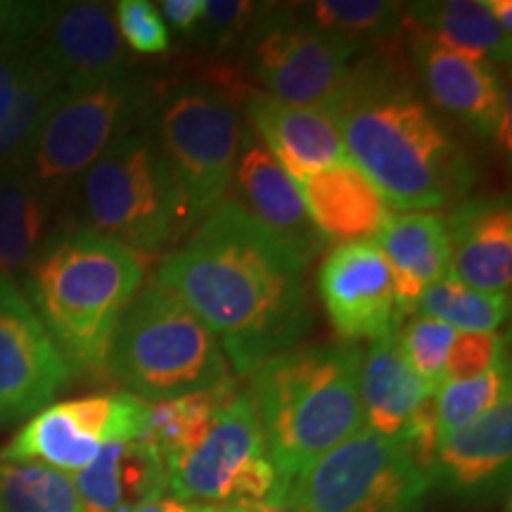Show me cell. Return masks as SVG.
I'll list each match as a JSON object with an SVG mask.
<instances>
[{"label": "cell", "mask_w": 512, "mask_h": 512, "mask_svg": "<svg viewBox=\"0 0 512 512\" xmlns=\"http://www.w3.org/2000/svg\"><path fill=\"white\" fill-rule=\"evenodd\" d=\"M69 380L72 370L34 306L0 273V422L43 411Z\"/></svg>", "instance_id": "13"}, {"label": "cell", "mask_w": 512, "mask_h": 512, "mask_svg": "<svg viewBox=\"0 0 512 512\" xmlns=\"http://www.w3.org/2000/svg\"><path fill=\"white\" fill-rule=\"evenodd\" d=\"M55 5L0 0V46H31L46 29Z\"/></svg>", "instance_id": "36"}, {"label": "cell", "mask_w": 512, "mask_h": 512, "mask_svg": "<svg viewBox=\"0 0 512 512\" xmlns=\"http://www.w3.org/2000/svg\"><path fill=\"white\" fill-rule=\"evenodd\" d=\"M302 200L325 240H373L389 219V202L377 185L347 159L304 178Z\"/></svg>", "instance_id": "21"}, {"label": "cell", "mask_w": 512, "mask_h": 512, "mask_svg": "<svg viewBox=\"0 0 512 512\" xmlns=\"http://www.w3.org/2000/svg\"><path fill=\"white\" fill-rule=\"evenodd\" d=\"M147 110V88L128 76L62 91L31 150L36 181L64 183L86 174L114 140L145 119Z\"/></svg>", "instance_id": "11"}, {"label": "cell", "mask_w": 512, "mask_h": 512, "mask_svg": "<svg viewBox=\"0 0 512 512\" xmlns=\"http://www.w3.org/2000/svg\"><path fill=\"white\" fill-rule=\"evenodd\" d=\"M150 411L152 403L128 392L53 403L24 422L0 451V460L41 463L74 475L91 465L105 446L143 439L150 427Z\"/></svg>", "instance_id": "12"}, {"label": "cell", "mask_w": 512, "mask_h": 512, "mask_svg": "<svg viewBox=\"0 0 512 512\" xmlns=\"http://www.w3.org/2000/svg\"><path fill=\"white\" fill-rule=\"evenodd\" d=\"M143 278L138 254L91 228L38 249L27 280L31 306L72 373H107L114 332Z\"/></svg>", "instance_id": "4"}, {"label": "cell", "mask_w": 512, "mask_h": 512, "mask_svg": "<svg viewBox=\"0 0 512 512\" xmlns=\"http://www.w3.org/2000/svg\"><path fill=\"white\" fill-rule=\"evenodd\" d=\"M235 392H238V384L230 380L207 392L152 403L150 427L140 441L162 463L166 477L185 453L200 444Z\"/></svg>", "instance_id": "26"}, {"label": "cell", "mask_w": 512, "mask_h": 512, "mask_svg": "<svg viewBox=\"0 0 512 512\" xmlns=\"http://www.w3.org/2000/svg\"><path fill=\"white\" fill-rule=\"evenodd\" d=\"M204 512H242V510H235V508H207V505H202Z\"/></svg>", "instance_id": "42"}, {"label": "cell", "mask_w": 512, "mask_h": 512, "mask_svg": "<svg viewBox=\"0 0 512 512\" xmlns=\"http://www.w3.org/2000/svg\"><path fill=\"white\" fill-rule=\"evenodd\" d=\"M0 512H81V503L67 472L41 463H3Z\"/></svg>", "instance_id": "30"}, {"label": "cell", "mask_w": 512, "mask_h": 512, "mask_svg": "<svg viewBox=\"0 0 512 512\" xmlns=\"http://www.w3.org/2000/svg\"><path fill=\"white\" fill-rule=\"evenodd\" d=\"M72 479L81 512H133L166 496V470L143 441L105 446Z\"/></svg>", "instance_id": "23"}, {"label": "cell", "mask_w": 512, "mask_h": 512, "mask_svg": "<svg viewBox=\"0 0 512 512\" xmlns=\"http://www.w3.org/2000/svg\"><path fill=\"white\" fill-rule=\"evenodd\" d=\"M34 48L38 62L64 91L128 76V57L114 12L102 3L55 5Z\"/></svg>", "instance_id": "16"}, {"label": "cell", "mask_w": 512, "mask_h": 512, "mask_svg": "<svg viewBox=\"0 0 512 512\" xmlns=\"http://www.w3.org/2000/svg\"><path fill=\"white\" fill-rule=\"evenodd\" d=\"M147 121L181 185L195 230L226 202L242 133L238 112L211 88L181 86L150 105Z\"/></svg>", "instance_id": "8"}, {"label": "cell", "mask_w": 512, "mask_h": 512, "mask_svg": "<svg viewBox=\"0 0 512 512\" xmlns=\"http://www.w3.org/2000/svg\"><path fill=\"white\" fill-rule=\"evenodd\" d=\"M112 12L121 41H126V46L133 53L159 55L169 50V27H166L155 3H147V0H119Z\"/></svg>", "instance_id": "33"}, {"label": "cell", "mask_w": 512, "mask_h": 512, "mask_svg": "<svg viewBox=\"0 0 512 512\" xmlns=\"http://www.w3.org/2000/svg\"><path fill=\"white\" fill-rule=\"evenodd\" d=\"M325 112L347 157L396 209H439L472 185V164L392 57L351 67Z\"/></svg>", "instance_id": "2"}, {"label": "cell", "mask_w": 512, "mask_h": 512, "mask_svg": "<svg viewBox=\"0 0 512 512\" xmlns=\"http://www.w3.org/2000/svg\"><path fill=\"white\" fill-rule=\"evenodd\" d=\"M31 64H34L31 46H0V131L15 110L19 88L27 79Z\"/></svg>", "instance_id": "37"}, {"label": "cell", "mask_w": 512, "mask_h": 512, "mask_svg": "<svg viewBox=\"0 0 512 512\" xmlns=\"http://www.w3.org/2000/svg\"><path fill=\"white\" fill-rule=\"evenodd\" d=\"M403 358L415 375L425 382L432 394L439 392L444 384V368L448 351H451L456 330L448 328L441 320L415 316L403 330H396Z\"/></svg>", "instance_id": "32"}, {"label": "cell", "mask_w": 512, "mask_h": 512, "mask_svg": "<svg viewBox=\"0 0 512 512\" xmlns=\"http://www.w3.org/2000/svg\"><path fill=\"white\" fill-rule=\"evenodd\" d=\"M363 351L351 344H306L249 373L252 401L278 489L366 427L358 392Z\"/></svg>", "instance_id": "3"}, {"label": "cell", "mask_w": 512, "mask_h": 512, "mask_svg": "<svg viewBox=\"0 0 512 512\" xmlns=\"http://www.w3.org/2000/svg\"><path fill=\"white\" fill-rule=\"evenodd\" d=\"M302 8L304 19L313 29L354 48L384 41L401 29L406 19V5L387 0H316Z\"/></svg>", "instance_id": "28"}, {"label": "cell", "mask_w": 512, "mask_h": 512, "mask_svg": "<svg viewBox=\"0 0 512 512\" xmlns=\"http://www.w3.org/2000/svg\"><path fill=\"white\" fill-rule=\"evenodd\" d=\"M448 275L472 290L510 294L512 214L505 197L458 204L446 219Z\"/></svg>", "instance_id": "19"}, {"label": "cell", "mask_w": 512, "mask_h": 512, "mask_svg": "<svg viewBox=\"0 0 512 512\" xmlns=\"http://www.w3.org/2000/svg\"><path fill=\"white\" fill-rule=\"evenodd\" d=\"M278 486L264 434L245 389L230 396L200 444L166 477V494L185 505L235 508L264 501Z\"/></svg>", "instance_id": "9"}, {"label": "cell", "mask_w": 512, "mask_h": 512, "mask_svg": "<svg viewBox=\"0 0 512 512\" xmlns=\"http://www.w3.org/2000/svg\"><path fill=\"white\" fill-rule=\"evenodd\" d=\"M230 188V202L238 204L275 240L283 242L306 268L328 247V240L320 235L306 211L297 183L285 174L283 166L275 162L249 126H242Z\"/></svg>", "instance_id": "15"}, {"label": "cell", "mask_w": 512, "mask_h": 512, "mask_svg": "<svg viewBox=\"0 0 512 512\" xmlns=\"http://www.w3.org/2000/svg\"><path fill=\"white\" fill-rule=\"evenodd\" d=\"M88 228L133 254H152L190 235L188 202L150 121L119 136L83 174Z\"/></svg>", "instance_id": "6"}, {"label": "cell", "mask_w": 512, "mask_h": 512, "mask_svg": "<svg viewBox=\"0 0 512 512\" xmlns=\"http://www.w3.org/2000/svg\"><path fill=\"white\" fill-rule=\"evenodd\" d=\"M318 292L342 339H380L399 330L392 273L373 240L332 249L318 271Z\"/></svg>", "instance_id": "14"}, {"label": "cell", "mask_w": 512, "mask_h": 512, "mask_svg": "<svg viewBox=\"0 0 512 512\" xmlns=\"http://www.w3.org/2000/svg\"><path fill=\"white\" fill-rule=\"evenodd\" d=\"M245 112L254 136L297 185L325 166L349 159L330 112L287 105L259 91L247 95Z\"/></svg>", "instance_id": "18"}, {"label": "cell", "mask_w": 512, "mask_h": 512, "mask_svg": "<svg viewBox=\"0 0 512 512\" xmlns=\"http://www.w3.org/2000/svg\"><path fill=\"white\" fill-rule=\"evenodd\" d=\"M432 484L406 441L363 427L306 467L290 498L302 512H418Z\"/></svg>", "instance_id": "7"}, {"label": "cell", "mask_w": 512, "mask_h": 512, "mask_svg": "<svg viewBox=\"0 0 512 512\" xmlns=\"http://www.w3.org/2000/svg\"><path fill=\"white\" fill-rule=\"evenodd\" d=\"M411 48L434 105L465 121L479 136H498V128L510 117V100L494 64L451 53L415 27Z\"/></svg>", "instance_id": "17"}, {"label": "cell", "mask_w": 512, "mask_h": 512, "mask_svg": "<svg viewBox=\"0 0 512 512\" xmlns=\"http://www.w3.org/2000/svg\"><path fill=\"white\" fill-rule=\"evenodd\" d=\"M242 512H302L290 498V489H275L264 501L247 505Z\"/></svg>", "instance_id": "39"}, {"label": "cell", "mask_w": 512, "mask_h": 512, "mask_svg": "<svg viewBox=\"0 0 512 512\" xmlns=\"http://www.w3.org/2000/svg\"><path fill=\"white\" fill-rule=\"evenodd\" d=\"M486 8H489L491 17L496 19V24L501 27L505 36H512V3L510 0H486Z\"/></svg>", "instance_id": "40"}, {"label": "cell", "mask_w": 512, "mask_h": 512, "mask_svg": "<svg viewBox=\"0 0 512 512\" xmlns=\"http://www.w3.org/2000/svg\"><path fill=\"white\" fill-rule=\"evenodd\" d=\"M512 458V401L498 403L472 425L439 437L432 477L458 494H486L508 479Z\"/></svg>", "instance_id": "20"}, {"label": "cell", "mask_w": 512, "mask_h": 512, "mask_svg": "<svg viewBox=\"0 0 512 512\" xmlns=\"http://www.w3.org/2000/svg\"><path fill=\"white\" fill-rule=\"evenodd\" d=\"M107 373L147 403L230 382L223 349L204 320L159 280L138 290L114 332Z\"/></svg>", "instance_id": "5"}, {"label": "cell", "mask_w": 512, "mask_h": 512, "mask_svg": "<svg viewBox=\"0 0 512 512\" xmlns=\"http://www.w3.org/2000/svg\"><path fill=\"white\" fill-rule=\"evenodd\" d=\"M373 242L394 280L399 313H413L425 290L448 275L446 221L439 214H389Z\"/></svg>", "instance_id": "22"}, {"label": "cell", "mask_w": 512, "mask_h": 512, "mask_svg": "<svg viewBox=\"0 0 512 512\" xmlns=\"http://www.w3.org/2000/svg\"><path fill=\"white\" fill-rule=\"evenodd\" d=\"M505 354V337L498 332H456L448 351L444 382L470 380L501 363Z\"/></svg>", "instance_id": "34"}, {"label": "cell", "mask_w": 512, "mask_h": 512, "mask_svg": "<svg viewBox=\"0 0 512 512\" xmlns=\"http://www.w3.org/2000/svg\"><path fill=\"white\" fill-rule=\"evenodd\" d=\"M204 0H164L159 15L166 22L171 24L176 31H183V34H190L195 31L197 24L202 19Z\"/></svg>", "instance_id": "38"}, {"label": "cell", "mask_w": 512, "mask_h": 512, "mask_svg": "<svg viewBox=\"0 0 512 512\" xmlns=\"http://www.w3.org/2000/svg\"><path fill=\"white\" fill-rule=\"evenodd\" d=\"M181 512H204L202 505H185Z\"/></svg>", "instance_id": "43"}, {"label": "cell", "mask_w": 512, "mask_h": 512, "mask_svg": "<svg viewBox=\"0 0 512 512\" xmlns=\"http://www.w3.org/2000/svg\"><path fill=\"white\" fill-rule=\"evenodd\" d=\"M261 5L247 3V0H204L202 19L192 36L204 46H226L240 34L249 29L259 15Z\"/></svg>", "instance_id": "35"}, {"label": "cell", "mask_w": 512, "mask_h": 512, "mask_svg": "<svg viewBox=\"0 0 512 512\" xmlns=\"http://www.w3.org/2000/svg\"><path fill=\"white\" fill-rule=\"evenodd\" d=\"M510 399V366L508 358L496 363L486 373L460 382H444L434 394V422L437 434L444 437L460 427L472 425L498 403Z\"/></svg>", "instance_id": "31"}, {"label": "cell", "mask_w": 512, "mask_h": 512, "mask_svg": "<svg viewBox=\"0 0 512 512\" xmlns=\"http://www.w3.org/2000/svg\"><path fill=\"white\" fill-rule=\"evenodd\" d=\"M415 311L418 316L441 320L460 332H496L508 320L510 294L472 290L451 275H444L425 290Z\"/></svg>", "instance_id": "29"}, {"label": "cell", "mask_w": 512, "mask_h": 512, "mask_svg": "<svg viewBox=\"0 0 512 512\" xmlns=\"http://www.w3.org/2000/svg\"><path fill=\"white\" fill-rule=\"evenodd\" d=\"M406 19L441 48L467 60L503 64L510 60V38L491 17L486 0H430L406 8Z\"/></svg>", "instance_id": "25"}, {"label": "cell", "mask_w": 512, "mask_h": 512, "mask_svg": "<svg viewBox=\"0 0 512 512\" xmlns=\"http://www.w3.org/2000/svg\"><path fill=\"white\" fill-rule=\"evenodd\" d=\"M306 266L226 200L159 266L157 278L221 339L238 375L297 347L313 328Z\"/></svg>", "instance_id": "1"}, {"label": "cell", "mask_w": 512, "mask_h": 512, "mask_svg": "<svg viewBox=\"0 0 512 512\" xmlns=\"http://www.w3.org/2000/svg\"><path fill=\"white\" fill-rule=\"evenodd\" d=\"M185 508V503L176 501V498H157V501H147L140 505V508H136L133 512H181Z\"/></svg>", "instance_id": "41"}, {"label": "cell", "mask_w": 512, "mask_h": 512, "mask_svg": "<svg viewBox=\"0 0 512 512\" xmlns=\"http://www.w3.org/2000/svg\"><path fill=\"white\" fill-rule=\"evenodd\" d=\"M266 8L249 27V72L275 100L328 110L349 79L358 48L294 19L292 12Z\"/></svg>", "instance_id": "10"}, {"label": "cell", "mask_w": 512, "mask_h": 512, "mask_svg": "<svg viewBox=\"0 0 512 512\" xmlns=\"http://www.w3.org/2000/svg\"><path fill=\"white\" fill-rule=\"evenodd\" d=\"M358 392L366 427L387 439L401 437L422 403L434 396L403 358L396 332L373 339L363 354Z\"/></svg>", "instance_id": "24"}, {"label": "cell", "mask_w": 512, "mask_h": 512, "mask_svg": "<svg viewBox=\"0 0 512 512\" xmlns=\"http://www.w3.org/2000/svg\"><path fill=\"white\" fill-rule=\"evenodd\" d=\"M46 221L36 183L17 169L0 171V273L12 275L34 261Z\"/></svg>", "instance_id": "27"}]
</instances>
